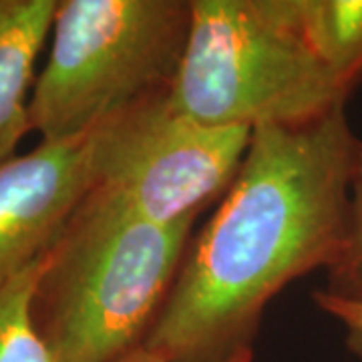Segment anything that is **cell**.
<instances>
[{
  "mask_svg": "<svg viewBox=\"0 0 362 362\" xmlns=\"http://www.w3.org/2000/svg\"><path fill=\"white\" fill-rule=\"evenodd\" d=\"M326 270L330 278V286L326 290L362 300V141H358L354 159L346 235L338 256Z\"/></svg>",
  "mask_w": 362,
  "mask_h": 362,
  "instance_id": "30bf717a",
  "label": "cell"
},
{
  "mask_svg": "<svg viewBox=\"0 0 362 362\" xmlns=\"http://www.w3.org/2000/svg\"><path fill=\"white\" fill-rule=\"evenodd\" d=\"M320 52L352 89L362 78V0H322Z\"/></svg>",
  "mask_w": 362,
  "mask_h": 362,
  "instance_id": "9c48e42d",
  "label": "cell"
},
{
  "mask_svg": "<svg viewBox=\"0 0 362 362\" xmlns=\"http://www.w3.org/2000/svg\"><path fill=\"white\" fill-rule=\"evenodd\" d=\"M93 181L90 131L0 161V288L49 252Z\"/></svg>",
  "mask_w": 362,
  "mask_h": 362,
  "instance_id": "8992f818",
  "label": "cell"
},
{
  "mask_svg": "<svg viewBox=\"0 0 362 362\" xmlns=\"http://www.w3.org/2000/svg\"><path fill=\"white\" fill-rule=\"evenodd\" d=\"M187 30V0H59L30 93V129L42 141L71 139L168 93Z\"/></svg>",
  "mask_w": 362,
  "mask_h": 362,
  "instance_id": "3957f363",
  "label": "cell"
},
{
  "mask_svg": "<svg viewBox=\"0 0 362 362\" xmlns=\"http://www.w3.org/2000/svg\"><path fill=\"white\" fill-rule=\"evenodd\" d=\"M57 6L59 0H0V161L16 156L33 131L28 90Z\"/></svg>",
  "mask_w": 362,
  "mask_h": 362,
  "instance_id": "52a82bcc",
  "label": "cell"
},
{
  "mask_svg": "<svg viewBox=\"0 0 362 362\" xmlns=\"http://www.w3.org/2000/svg\"><path fill=\"white\" fill-rule=\"evenodd\" d=\"M356 149L344 103L304 125L256 127L143 349L169 362H230L252 350L272 298L338 256Z\"/></svg>",
  "mask_w": 362,
  "mask_h": 362,
  "instance_id": "6da1fadb",
  "label": "cell"
},
{
  "mask_svg": "<svg viewBox=\"0 0 362 362\" xmlns=\"http://www.w3.org/2000/svg\"><path fill=\"white\" fill-rule=\"evenodd\" d=\"M194 223L159 226L93 185L42 258L33 316L54 362H115L145 344Z\"/></svg>",
  "mask_w": 362,
  "mask_h": 362,
  "instance_id": "7a4b0ae2",
  "label": "cell"
},
{
  "mask_svg": "<svg viewBox=\"0 0 362 362\" xmlns=\"http://www.w3.org/2000/svg\"><path fill=\"white\" fill-rule=\"evenodd\" d=\"M189 30L173 109L209 125H304L350 89L310 42L256 0H187Z\"/></svg>",
  "mask_w": 362,
  "mask_h": 362,
  "instance_id": "277c9868",
  "label": "cell"
},
{
  "mask_svg": "<svg viewBox=\"0 0 362 362\" xmlns=\"http://www.w3.org/2000/svg\"><path fill=\"white\" fill-rule=\"evenodd\" d=\"M115 362H169L165 361L163 356H159L156 352H149L147 349H137L135 352H131L127 356H123V358H119ZM230 362H252V350H247V352H242V354H238L235 358H232Z\"/></svg>",
  "mask_w": 362,
  "mask_h": 362,
  "instance_id": "4fadbf2b",
  "label": "cell"
},
{
  "mask_svg": "<svg viewBox=\"0 0 362 362\" xmlns=\"http://www.w3.org/2000/svg\"><path fill=\"white\" fill-rule=\"evenodd\" d=\"M252 133L246 125L195 121L161 93L90 131L93 185L159 226L195 223L232 187Z\"/></svg>",
  "mask_w": 362,
  "mask_h": 362,
  "instance_id": "5b68a950",
  "label": "cell"
},
{
  "mask_svg": "<svg viewBox=\"0 0 362 362\" xmlns=\"http://www.w3.org/2000/svg\"><path fill=\"white\" fill-rule=\"evenodd\" d=\"M316 306L334 320L344 326L346 330V344L349 349L362 358V300L334 294L330 290H318L314 294Z\"/></svg>",
  "mask_w": 362,
  "mask_h": 362,
  "instance_id": "7c38bea8",
  "label": "cell"
},
{
  "mask_svg": "<svg viewBox=\"0 0 362 362\" xmlns=\"http://www.w3.org/2000/svg\"><path fill=\"white\" fill-rule=\"evenodd\" d=\"M256 2L278 25L306 39L320 52L322 0H256Z\"/></svg>",
  "mask_w": 362,
  "mask_h": 362,
  "instance_id": "8fae6325",
  "label": "cell"
},
{
  "mask_svg": "<svg viewBox=\"0 0 362 362\" xmlns=\"http://www.w3.org/2000/svg\"><path fill=\"white\" fill-rule=\"evenodd\" d=\"M42 258L0 288V362H54L33 316Z\"/></svg>",
  "mask_w": 362,
  "mask_h": 362,
  "instance_id": "ba28073f",
  "label": "cell"
}]
</instances>
